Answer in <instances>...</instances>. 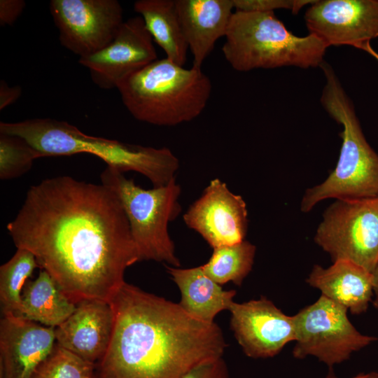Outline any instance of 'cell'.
<instances>
[{
	"mask_svg": "<svg viewBox=\"0 0 378 378\" xmlns=\"http://www.w3.org/2000/svg\"><path fill=\"white\" fill-rule=\"evenodd\" d=\"M332 262L348 260L372 273L378 262V197L335 200L314 237Z\"/></svg>",
	"mask_w": 378,
	"mask_h": 378,
	"instance_id": "cell-8",
	"label": "cell"
},
{
	"mask_svg": "<svg viewBox=\"0 0 378 378\" xmlns=\"http://www.w3.org/2000/svg\"><path fill=\"white\" fill-rule=\"evenodd\" d=\"M183 220L213 248L245 240L248 211L242 197L219 178L211 180L183 214Z\"/></svg>",
	"mask_w": 378,
	"mask_h": 378,
	"instance_id": "cell-13",
	"label": "cell"
},
{
	"mask_svg": "<svg viewBox=\"0 0 378 378\" xmlns=\"http://www.w3.org/2000/svg\"><path fill=\"white\" fill-rule=\"evenodd\" d=\"M39 267L34 255L25 248H18L13 257L0 267V304L3 316H18L22 289Z\"/></svg>",
	"mask_w": 378,
	"mask_h": 378,
	"instance_id": "cell-23",
	"label": "cell"
},
{
	"mask_svg": "<svg viewBox=\"0 0 378 378\" xmlns=\"http://www.w3.org/2000/svg\"><path fill=\"white\" fill-rule=\"evenodd\" d=\"M7 230L67 298L109 302L139 262L116 193L101 183L56 176L32 186Z\"/></svg>",
	"mask_w": 378,
	"mask_h": 378,
	"instance_id": "cell-1",
	"label": "cell"
},
{
	"mask_svg": "<svg viewBox=\"0 0 378 378\" xmlns=\"http://www.w3.org/2000/svg\"><path fill=\"white\" fill-rule=\"evenodd\" d=\"M56 342L55 328L13 314L0 321V378H31Z\"/></svg>",
	"mask_w": 378,
	"mask_h": 378,
	"instance_id": "cell-15",
	"label": "cell"
},
{
	"mask_svg": "<svg viewBox=\"0 0 378 378\" xmlns=\"http://www.w3.org/2000/svg\"><path fill=\"white\" fill-rule=\"evenodd\" d=\"M25 6L23 0L0 1V24L12 25L20 17Z\"/></svg>",
	"mask_w": 378,
	"mask_h": 378,
	"instance_id": "cell-28",
	"label": "cell"
},
{
	"mask_svg": "<svg viewBox=\"0 0 378 378\" xmlns=\"http://www.w3.org/2000/svg\"><path fill=\"white\" fill-rule=\"evenodd\" d=\"M373 295L374 300L372 301L373 306L378 309V262L372 272Z\"/></svg>",
	"mask_w": 378,
	"mask_h": 378,
	"instance_id": "cell-30",
	"label": "cell"
},
{
	"mask_svg": "<svg viewBox=\"0 0 378 378\" xmlns=\"http://www.w3.org/2000/svg\"><path fill=\"white\" fill-rule=\"evenodd\" d=\"M360 49L368 52L378 62V52L374 50L370 42L363 45Z\"/></svg>",
	"mask_w": 378,
	"mask_h": 378,
	"instance_id": "cell-32",
	"label": "cell"
},
{
	"mask_svg": "<svg viewBox=\"0 0 378 378\" xmlns=\"http://www.w3.org/2000/svg\"><path fill=\"white\" fill-rule=\"evenodd\" d=\"M76 304L62 292L45 270L28 280L21 293L20 316L45 326L56 328L75 310Z\"/></svg>",
	"mask_w": 378,
	"mask_h": 378,
	"instance_id": "cell-20",
	"label": "cell"
},
{
	"mask_svg": "<svg viewBox=\"0 0 378 378\" xmlns=\"http://www.w3.org/2000/svg\"><path fill=\"white\" fill-rule=\"evenodd\" d=\"M50 10L61 44L79 57L106 47L124 22L117 0H52Z\"/></svg>",
	"mask_w": 378,
	"mask_h": 378,
	"instance_id": "cell-10",
	"label": "cell"
},
{
	"mask_svg": "<svg viewBox=\"0 0 378 378\" xmlns=\"http://www.w3.org/2000/svg\"><path fill=\"white\" fill-rule=\"evenodd\" d=\"M325 378H337L332 372L329 373ZM352 378H378V372H371L368 373H361Z\"/></svg>",
	"mask_w": 378,
	"mask_h": 378,
	"instance_id": "cell-31",
	"label": "cell"
},
{
	"mask_svg": "<svg viewBox=\"0 0 378 378\" xmlns=\"http://www.w3.org/2000/svg\"><path fill=\"white\" fill-rule=\"evenodd\" d=\"M321 67L326 80L321 102L329 115L342 125V144L335 169L321 183L305 190L300 202L304 213L329 198L378 197V154L367 141L354 105L335 71L326 62Z\"/></svg>",
	"mask_w": 378,
	"mask_h": 378,
	"instance_id": "cell-4",
	"label": "cell"
},
{
	"mask_svg": "<svg viewBox=\"0 0 378 378\" xmlns=\"http://www.w3.org/2000/svg\"><path fill=\"white\" fill-rule=\"evenodd\" d=\"M41 155L24 139L0 133V178L9 180L27 172Z\"/></svg>",
	"mask_w": 378,
	"mask_h": 378,
	"instance_id": "cell-25",
	"label": "cell"
},
{
	"mask_svg": "<svg viewBox=\"0 0 378 378\" xmlns=\"http://www.w3.org/2000/svg\"><path fill=\"white\" fill-rule=\"evenodd\" d=\"M183 31L193 57L192 66L202 64L225 36L234 4L232 0H175Z\"/></svg>",
	"mask_w": 378,
	"mask_h": 378,
	"instance_id": "cell-17",
	"label": "cell"
},
{
	"mask_svg": "<svg viewBox=\"0 0 378 378\" xmlns=\"http://www.w3.org/2000/svg\"><path fill=\"white\" fill-rule=\"evenodd\" d=\"M347 311L321 295L315 302L293 316L295 330L293 357L303 359L312 356L332 368L378 340L361 334L349 321Z\"/></svg>",
	"mask_w": 378,
	"mask_h": 378,
	"instance_id": "cell-9",
	"label": "cell"
},
{
	"mask_svg": "<svg viewBox=\"0 0 378 378\" xmlns=\"http://www.w3.org/2000/svg\"><path fill=\"white\" fill-rule=\"evenodd\" d=\"M96 364L85 360L55 342L31 378H96Z\"/></svg>",
	"mask_w": 378,
	"mask_h": 378,
	"instance_id": "cell-24",
	"label": "cell"
},
{
	"mask_svg": "<svg viewBox=\"0 0 378 378\" xmlns=\"http://www.w3.org/2000/svg\"><path fill=\"white\" fill-rule=\"evenodd\" d=\"M0 133L19 136L45 156H69L80 153L95 155L107 167L124 173L138 172L153 187H162L175 178L179 160L166 147L153 148L86 134L66 121L34 118L0 122Z\"/></svg>",
	"mask_w": 378,
	"mask_h": 378,
	"instance_id": "cell-3",
	"label": "cell"
},
{
	"mask_svg": "<svg viewBox=\"0 0 378 378\" xmlns=\"http://www.w3.org/2000/svg\"><path fill=\"white\" fill-rule=\"evenodd\" d=\"M181 293L178 304L190 316L204 322H214L216 316L230 310L236 290L223 289L207 276L202 266L180 268L165 265Z\"/></svg>",
	"mask_w": 378,
	"mask_h": 378,
	"instance_id": "cell-19",
	"label": "cell"
},
{
	"mask_svg": "<svg viewBox=\"0 0 378 378\" xmlns=\"http://www.w3.org/2000/svg\"><path fill=\"white\" fill-rule=\"evenodd\" d=\"M102 183L118 195L128 220L139 261L154 260L178 267L174 243L168 225L181 211V189L173 179L162 187L144 189L124 174L107 167L101 174Z\"/></svg>",
	"mask_w": 378,
	"mask_h": 378,
	"instance_id": "cell-7",
	"label": "cell"
},
{
	"mask_svg": "<svg viewBox=\"0 0 378 378\" xmlns=\"http://www.w3.org/2000/svg\"><path fill=\"white\" fill-rule=\"evenodd\" d=\"M22 94L21 87L8 86L4 80L0 83V110L16 102Z\"/></svg>",
	"mask_w": 378,
	"mask_h": 378,
	"instance_id": "cell-29",
	"label": "cell"
},
{
	"mask_svg": "<svg viewBox=\"0 0 378 378\" xmlns=\"http://www.w3.org/2000/svg\"><path fill=\"white\" fill-rule=\"evenodd\" d=\"M136 120L158 126L190 122L204 110L212 84L201 68L186 69L167 57L130 76L118 88Z\"/></svg>",
	"mask_w": 378,
	"mask_h": 378,
	"instance_id": "cell-5",
	"label": "cell"
},
{
	"mask_svg": "<svg viewBox=\"0 0 378 378\" xmlns=\"http://www.w3.org/2000/svg\"><path fill=\"white\" fill-rule=\"evenodd\" d=\"M225 38L223 55L238 71L286 66H320L328 48L313 34L294 35L274 12L235 10Z\"/></svg>",
	"mask_w": 378,
	"mask_h": 378,
	"instance_id": "cell-6",
	"label": "cell"
},
{
	"mask_svg": "<svg viewBox=\"0 0 378 378\" xmlns=\"http://www.w3.org/2000/svg\"><path fill=\"white\" fill-rule=\"evenodd\" d=\"M306 281L353 314L365 313L372 301V273L351 261L336 260L326 268L316 265Z\"/></svg>",
	"mask_w": 378,
	"mask_h": 378,
	"instance_id": "cell-18",
	"label": "cell"
},
{
	"mask_svg": "<svg viewBox=\"0 0 378 378\" xmlns=\"http://www.w3.org/2000/svg\"><path fill=\"white\" fill-rule=\"evenodd\" d=\"M153 40L139 15L129 18L120 27L106 47L78 62L90 71L99 88L118 89L130 76L158 59Z\"/></svg>",
	"mask_w": 378,
	"mask_h": 378,
	"instance_id": "cell-11",
	"label": "cell"
},
{
	"mask_svg": "<svg viewBox=\"0 0 378 378\" xmlns=\"http://www.w3.org/2000/svg\"><path fill=\"white\" fill-rule=\"evenodd\" d=\"M113 326L114 312L109 302L85 300L77 304L74 312L55 328L56 342L97 364L108 348Z\"/></svg>",
	"mask_w": 378,
	"mask_h": 378,
	"instance_id": "cell-16",
	"label": "cell"
},
{
	"mask_svg": "<svg viewBox=\"0 0 378 378\" xmlns=\"http://www.w3.org/2000/svg\"><path fill=\"white\" fill-rule=\"evenodd\" d=\"M230 328L244 354L252 358H272L295 340L293 317L285 314L264 296L230 310Z\"/></svg>",
	"mask_w": 378,
	"mask_h": 378,
	"instance_id": "cell-14",
	"label": "cell"
},
{
	"mask_svg": "<svg viewBox=\"0 0 378 378\" xmlns=\"http://www.w3.org/2000/svg\"><path fill=\"white\" fill-rule=\"evenodd\" d=\"M235 10L244 12H274L276 9L290 10L297 14L312 0H232Z\"/></svg>",
	"mask_w": 378,
	"mask_h": 378,
	"instance_id": "cell-26",
	"label": "cell"
},
{
	"mask_svg": "<svg viewBox=\"0 0 378 378\" xmlns=\"http://www.w3.org/2000/svg\"><path fill=\"white\" fill-rule=\"evenodd\" d=\"M114 326L96 378H182L223 357L227 344L215 322L200 321L178 304L125 282L113 296Z\"/></svg>",
	"mask_w": 378,
	"mask_h": 378,
	"instance_id": "cell-2",
	"label": "cell"
},
{
	"mask_svg": "<svg viewBox=\"0 0 378 378\" xmlns=\"http://www.w3.org/2000/svg\"><path fill=\"white\" fill-rule=\"evenodd\" d=\"M134 10L139 14L153 40L166 57L183 66L188 46L178 15L175 0H138Z\"/></svg>",
	"mask_w": 378,
	"mask_h": 378,
	"instance_id": "cell-21",
	"label": "cell"
},
{
	"mask_svg": "<svg viewBox=\"0 0 378 378\" xmlns=\"http://www.w3.org/2000/svg\"><path fill=\"white\" fill-rule=\"evenodd\" d=\"M182 378H230V374L225 360L220 357L196 365Z\"/></svg>",
	"mask_w": 378,
	"mask_h": 378,
	"instance_id": "cell-27",
	"label": "cell"
},
{
	"mask_svg": "<svg viewBox=\"0 0 378 378\" xmlns=\"http://www.w3.org/2000/svg\"><path fill=\"white\" fill-rule=\"evenodd\" d=\"M213 250L209 260L201 265L205 274L220 285L232 282L240 286L252 270L255 246L244 240Z\"/></svg>",
	"mask_w": 378,
	"mask_h": 378,
	"instance_id": "cell-22",
	"label": "cell"
},
{
	"mask_svg": "<svg viewBox=\"0 0 378 378\" xmlns=\"http://www.w3.org/2000/svg\"><path fill=\"white\" fill-rule=\"evenodd\" d=\"M309 34L328 47L360 49L378 37V0L315 1L304 14Z\"/></svg>",
	"mask_w": 378,
	"mask_h": 378,
	"instance_id": "cell-12",
	"label": "cell"
}]
</instances>
